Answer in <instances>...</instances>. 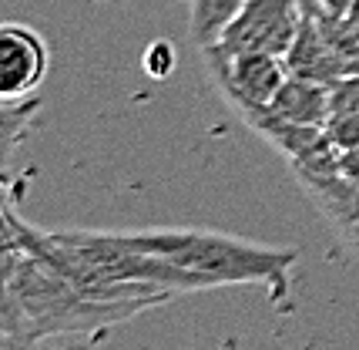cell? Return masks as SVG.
I'll return each instance as SVG.
<instances>
[{"label":"cell","instance_id":"obj_1","mask_svg":"<svg viewBox=\"0 0 359 350\" xmlns=\"http://www.w3.org/2000/svg\"><path fill=\"white\" fill-rule=\"evenodd\" d=\"M151 310L138 300H101L81 290L47 259L24 249L4 320L7 344H41L54 337H104L138 313Z\"/></svg>","mask_w":359,"mask_h":350},{"label":"cell","instance_id":"obj_2","mask_svg":"<svg viewBox=\"0 0 359 350\" xmlns=\"http://www.w3.org/2000/svg\"><path fill=\"white\" fill-rule=\"evenodd\" d=\"M125 236L144 253H155L188 270L205 293L222 287H259L266 290L272 306L292 310L289 276L299 259L296 249H279L215 229H138Z\"/></svg>","mask_w":359,"mask_h":350},{"label":"cell","instance_id":"obj_3","mask_svg":"<svg viewBox=\"0 0 359 350\" xmlns=\"http://www.w3.org/2000/svg\"><path fill=\"white\" fill-rule=\"evenodd\" d=\"M202 64L212 84L219 88L225 105L235 115L245 108H262L279 95L289 81V64L282 54L245 51V54H222L219 48H202Z\"/></svg>","mask_w":359,"mask_h":350},{"label":"cell","instance_id":"obj_4","mask_svg":"<svg viewBox=\"0 0 359 350\" xmlns=\"http://www.w3.org/2000/svg\"><path fill=\"white\" fill-rule=\"evenodd\" d=\"M306 17V0H249L235 20L219 37L222 54H245V51H269L282 54L292 48L299 24Z\"/></svg>","mask_w":359,"mask_h":350},{"label":"cell","instance_id":"obj_5","mask_svg":"<svg viewBox=\"0 0 359 350\" xmlns=\"http://www.w3.org/2000/svg\"><path fill=\"white\" fill-rule=\"evenodd\" d=\"M47 78V41L31 24H0V98L20 101L41 91Z\"/></svg>","mask_w":359,"mask_h":350},{"label":"cell","instance_id":"obj_6","mask_svg":"<svg viewBox=\"0 0 359 350\" xmlns=\"http://www.w3.org/2000/svg\"><path fill=\"white\" fill-rule=\"evenodd\" d=\"M299 186L309 195V202L319 209V216L329 223V229L336 233V239L359 259V189H353L339 172L309 179Z\"/></svg>","mask_w":359,"mask_h":350},{"label":"cell","instance_id":"obj_7","mask_svg":"<svg viewBox=\"0 0 359 350\" xmlns=\"http://www.w3.org/2000/svg\"><path fill=\"white\" fill-rule=\"evenodd\" d=\"M285 64H289V74L306 78V81H319V84H329V88L343 78L339 58H336V51H332L326 31L319 24L313 0H306V17L299 24L292 48L285 51Z\"/></svg>","mask_w":359,"mask_h":350},{"label":"cell","instance_id":"obj_8","mask_svg":"<svg viewBox=\"0 0 359 350\" xmlns=\"http://www.w3.org/2000/svg\"><path fill=\"white\" fill-rule=\"evenodd\" d=\"M269 115H276L282 122H296V125H319L326 128L332 115V88L319 81H306L289 74V81L279 88V95L266 105Z\"/></svg>","mask_w":359,"mask_h":350},{"label":"cell","instance_id":"obj_9","mask_svg":"<svg viewBox=\"0 0 359 350\" xmlns=\"http://www.w3.org/2000/svg\"><path fill=\"white\" fill-rule=\"evenodd\" d=\"M20 256H24V246H20V209H17L11 179H0V330H4V320L11 313V290H14Z\"/></svg>","mask_w":359,"mask_h":350},{"label":"cell","instance_id":"obj_10","mask_svg":"<svg viewBox=\"0 0 359 350\" xmlns=\"http://www.w3.org/2000/svg\"><path fill=\"white\" fill-rule=\"evenodd\" d=\"M37 112H41V95L20 98V101L0 98V179H11V162L37 122Z\"/></svg>","mask_w":359,"mask_h":350},{"label":"cell","instance_id":"obj_11","mask_svg":"<svg viewBox=\"0 0 359 350\" xmlns=\"http://www.w3.org/2000/svg\"><path fill=\"white\" fill-rule=\"evenodd\" d=\"M245 4L249 0H188V31H191V41L198 44V51L219 44L225 27Z\"/></svg>","mask_w":359,"mask_h":350},{"label":"cell","instance_id":"obj_12","mask_svg":"<svg viewBox=\"0 0 359 350\" xmlns=\"http://www.w3.org/2000/svg\"><path fill=\"white\" fill-rule=\"evenodd\" d=\"M316 14H319V24H323V31H326L329 44L336 51V58H339L343 78L346 74H359V20L349 14L332 17V14H326L319 4H316Z\"/></svg>","mask_w":359,"mask_h":350},{"label":"cell","instance_id":"obj_13","mask_svg":"<svg viewBox=\"0 0 359 350\" xmlns=\"http://www.w3.org/2000/svg\"><path fill=\"white\" fill-rule=\"evenodd\" d=\"M326 131L339 152L359 148V112H332L326 122Z\"/></svg>","mask_w":359,"mask_h":350},{"label":"cell","instance_id":"obj_14","mask_svg":"<svg viewBox=\"0 0 359 350\" xmlns=\"http://www.w3.org/2000/svg\"><path fill=\"white\" fill-rule=\"evenodd\" d=\"M332 112H359V74H346L332 84Z\"/></svg>","mask_w":359,"mask_h":350},{"label":"cell","instance_id":"obj_15","mask_svg":"<svg viewBox=\"0 0 359 350\" xmlns=\"http://www.w3.org/2000/svg\"><path fill=\"white\" fill-rule=\"evenodd\" d=\"M172 64H175V54H172V48H168L165 41H158V44L148 48L144 67H148L151 74H168V71H172Z\"/></svg>","mask_w":359,"mask_h":350},{"label":"cell","instance_id":"obj_16","mask_svg":"<svg viewBox=\"0 0 359 350\" xmlns=\"http://www.w3.org/2000/svg\"><path fill=\"white\" fill-rule=\"evenodd\" d=\"M339 175H343L353 189H359V148L339 152Z\"/></svg>","mask_w":359,"mask_h":350},{"label":"cell","instance_id":"obj_17","mask_svg":"<svg viewBox=\"0 0 359 350\" xmlns=\"http://www.w3.org/2000/svg\"><path fill=\"white\" fill-rule=\"evenodd\" d=\"M316 4H319L326 14H332V17H346L349 11H353V4H356V0H316Z\"/></svg>","mask_w":359,"mask_h":350},{"label":"cell","instance_id":"obj_18","mask_svg":"<svg viewBox=\"0 0 359 350\" xmlns=\"http://www.w3.org/2000/svg\"><path fill=\"white\" fill-rule=\"evenodd\" d=\"M349 17H356V20H359V0L353 4V11H349Z\"/></svg>","mask_w":359,"mask_h":350},{"label":"cell","instance_id":"obj_19","mask_svg":"<svg viewBox=\"0 0 359 350\" xmlns=\"http://www.w3.org/2000/svg\"><path fill=\"white\" fill-rule=\"evenodd\" d=\"M0 344H7V337H4V330H0Z\"/></svg>","mask_w":359,"mask_h":350}]
</instances>
